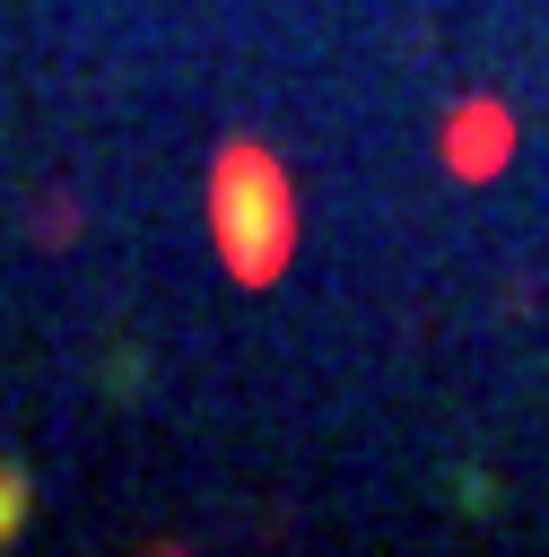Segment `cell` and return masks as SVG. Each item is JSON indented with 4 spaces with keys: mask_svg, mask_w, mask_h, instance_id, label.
<instances>
[{
    "mask_svg": "<svg viewBox=\"0 0 549 557\" xmlns=\"http://www.w3.org/2000/svg\"><path fill=\"white\" fill-rule=\"evenodd\" d=\"M209 235H218V252H227V270L244 287H270L288 270L296 191H288V174H279L270 148H253V139L218 148V165H209Z\"/></svg>",
    "mask_w": 549,
    "mask_h": 557,
    "instance_id": "1",
    "label": "cell"
},
{
    "mask_svg": "<svg viewBox=\"0 0 549 557\" xmlns=\"http://www.w3.org/2000/svg\"><path fill=\"white\" fill-rule=\"evenodd\" d=\"M26 522H35V479H26L17 461H0V548H17Z\"/></svg>",
    "mask_w": 549,
    "mask_h": 557,
    "instance_id": "2",
    "label": "cell"
}]
</instances>
